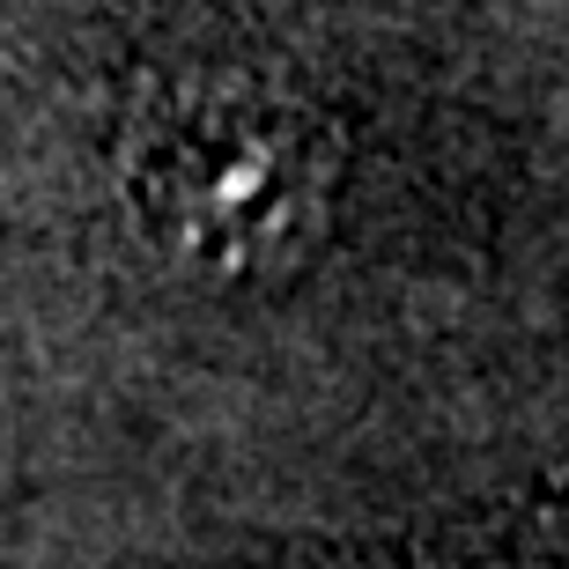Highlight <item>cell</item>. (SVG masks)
<instances>
[{"mask_svg":"<svg viewBox=\"0 0 569 569\" xmlns=\"http://www.w3.org/2000/svg\"><path fill=\"white\" fill-rule=\"evenodd\" d=\"M340 127L267 67H141L104 127V186L156 267L208 296L311 274L340 222Z\"/></svg>","mask_w":569,"mask_h":569,"instance_id":"6da1fadb","label":"cell"}]
</instances>
